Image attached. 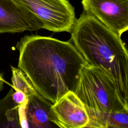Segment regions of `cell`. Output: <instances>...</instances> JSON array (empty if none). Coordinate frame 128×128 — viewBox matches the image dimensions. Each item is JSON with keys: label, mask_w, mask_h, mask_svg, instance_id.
Instances as JSON below:
<instances>
[{"label": "cell", "mask_w": 128, "mask_h": 128, "mask_svg": "<svg viewBox=\"0 0 128 128\" xmlns=\"http://www.w3.org/2000/svg\"><path fill=\"white\" fill-rule=\"evenodd\" d=\"M12 98L17 104L20 106L27 102L28 97L23 92L14 90L12 93Z\"/></svg>", "instance_id": "7c38bea8"}, {"label": "cell", "mask_w": 128, "mask_h": 128, "mask_svg": "<svg viewBox=\"0 0 128 128\" xmlns=\"http://www.w3.org/2000/svg\"><path fill=\"white\" fill-rule=\"evenodd\" d=\"M52 104L38 92L28 96L27 102L18 108L20 128L57 127L51 121L50 109Z\"/></svg>", "instance_id": "ba28073f"}, {"label": "cell", "mask_w": 128, "mask_h": 128, "mask_svg": "<svg viewBox=\"0 0 128 128\" xmlns=\"http://www.w3.org/2000/svg\"><path fill=\"white\" fill-rule=\"evenodd\" d=\"M12 87L7 94L0 100V128H20L18 115L19 106L12 98Z\"/></svg>", "instance_id": "30bf717a"}, {"label": "cell", "mask_w": 128, "mask_h": 128, "mask_svg": "<svg viewBox=\"0 0 128 128\" xmlns=\"http://www.w3.org/2000/svg\"><path fill=\"white\" fill-rule=\"evenodd\" d=\"M42 22L43 29L70 32L76 18L68 0H16Z\"/></svg>", "instance_id": "277c9868"}, {"label": "cell", "mask_w": 128, "mask_h": 128, "mask_svg": "<svg viewBox=\"0 0 128 128\" xmlns=\"http://www.w3.org/2000/svg\"><path fill=\"white\" fill-rule=\"evenodd\" d=\"M10 67L12 72V87L15 90H20L23 92L28 97L38 92L28 77L22 70L12 66Z\"/></svg>", "instance_id": "8fae6325"}, {"label": "cell", "mask_w": 128, "mask_h": 128, "mask_svg": "<svg viewBox=\"0 0 128 128\" xmlns=\"http://www.w3.org/2000/svg\"><path fill=\"white\" fill-rule=\"evenodd\" d=\"M51 121L60 128H86L89 122L84 105L72 92H68L53 103Z\"/></svg>", "instance_id": "52a82bcc"}, {"label": "cell", "mask_w": 128, "mask_h": 128, "mask_svg": "<svg viewBox=\"0 0 128 128\" xmlns=\"http://www.w3.org/2000/svg\"><path fill=\"white\" fill-rule=\"evenodd\" d=\"M70 33V40L87 64L109 78L128 102V54L121 36L84 10Z\"/></svg>", "instance_id": "7a4b0ae2"}, {"label": "cell", "mask_w": 128, "mask_h": 128, "mask_svg": "<svg viewBox=\"0 0 128 128\" xmlns=\"http://www.w3.org/2000/svg\"><path fill=\"white\" fill-rule=\"evenodd\" d=\"M4 80L2 74L0 73V92L4 88Z\"/></svg>", "instance_id": "4fadbf2b"}, {"label": "cell", "mask_w": 128, "mask_h": 128, "mask_svg": "<svg viewBox=\"0 0 128 128\" xmlns=\"http://www.w3.org/2000/svg\"><path fill=\"white\" fill-rule=\"evenodd\" d=\"M40 29V20L16 0H0V34Z\"/></svg>", "instance_id": "8992f818"}, {"label": "cell", "mask_w": 128, "mask_h": 128, "mask_svg": "<svg viewBox=\"0 0 128 128\" xmlns=\"http://www.w3.org/2000/svg\"><path fill=\"white\" fill-rule=\"evenodd\" d=\"M84 10L118 35L128 29V0H82Z\"/></svg>", "instance_id": "5b68a950"}, {"label": "cell", "mask_w": 128, "mask_h": 128, "mask_svg": "<svg viewBox=\"0 0 128 128\" xmlns=\"http://www.w3.org/2000/svg\"><path fill=\"white\" fill-rule=\"evenodd\" d=\"M85 108L89 119L86 128H128V110L106 112Z\"/></svg>", "instance_id": "9c48e42d"}, {"label": "cell", "mask_w": 128, "mask_h": 128, "mask_svg": "<svg viewBox=\"0 0 128 128\" xmlns=\"http://www.w3.org/2000/svg\"><path fill=\"white\" fill-rule=\"evenodd\" d=\"M18 67L36 92L52 103L68 92H74L82 66L88 64L70 40L26 35L18 42Z\"/></svg>", "instance_id": "6da1fadb"}, {"label": "cell", "mask_w": 128, "mask_h": 128, "mask_svg": "<svg viewBox=\"0 0 128 128\" xmlns=\"http://www.w3.org/2000/svg\"><path fill=\"white\" fill-rule=\"evenodd\" d=\"M74 92L85 106L106 112L128 110V103L114 82L100 69L88 64L80 68Z\"/></svg>", "instance_id": "3957f363"}]
</instances>
